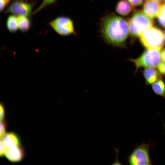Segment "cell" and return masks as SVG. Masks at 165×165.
Returning <instances> with one entry per match:
<instances>
[{
  "label": "cell",
  "instance_id": "6da1fadb",
  "mask_svg": "<svg viewBox=\"0 0 165 165\" xmlns=\"http://www.w3.org/2000/svg\"><path fill=\"white\" fill-rule=\"evenodd\" d=\"M128 21L112 12L106 14L99 23L100 35L107 45L122 48L129 34Z\"/></svg>",
  "mask_w": 165,
  "mask_h": 165
},
{
  "label": "cell",
  "instance_id": "7a4b0ae2",
  "mask_svg": "<svg viewBox=\"0 0 165 165\" xmlns=\"http://www.w3.org/2000/svg\"><path fill=\"white\" fill-rule=\"evenodd\" d=\"M139 37L142 45L147 49L161 50L165 45V39L163 33L156 27L152 26L145 30Z\"/></svg>",
  "mask_w": 165,
  "mask_h": 165
},
{
  "label": "cell",
  "instance_id": "3957f363",
  "mask_svg": "<svg viewBox=\"0 0 165 165\" xmlns=\"http://www.w3.org/2000/svg\"><path fill=\"white\" fill-rule=\"evenodd\" d=\"M128 22L130 35L133 37L139 36L141 32L152 26L154 24L153 20L140 10L135 11Z\"/></svg>",
  "mask_w": 165,
  "mask_h": 165
},
{
  "label": "cell",
  "instance_id": "277c9868",
  "mask_svg": "<svg viewBox=\"0 0 165 165\" xmlns=\"http://www.w3.org/2000/svg\"><path fill=\"white\" fill-rule=\"evenodd\" d=\"M160 50L155 49H148L138 58L129 60L134 63L136 71L141 67L154 68L158 66L161 61Z\"/></svg>",
  "mask_w": 165,
  "mask_h": 165
},
{
  "label": "cell",
  "instance_id": "5b68a950",
  "mask_svg": "<svg viewBox=\"0 0 165 165\" xmlns=\"http://www.w3.org/2000/svg\"><path fill=\"white\" fill-rule=\"evenodd\" d=\"M49 25L57 33L61 36L77 35L74 21L69 16H58L50 21Z\"/></svg>",
  "mask_w": 165,
  "mask_h": 165
},
{
  "label": "cell",
  "instance_id": "8992f818",
  "mask_svg": "<svg viewBox=\"0 0 165 165\" xmlns=\"http://www.w3.org/2000/svg\"><path fill=\"white\" fill-rule=\"evenodd\" d=\"M149 145L144 142L137 146L128 157L131 165H149L152 164L149 153Z\"/></svg>",
  "mask_w": 165,
  "mask_h": 165
},
{
  "label": "cell",
  "instance_id": "52a82bcc",
  "mask_svg": "<svg viewBox=\"0 0 165 165\" xmlns=\"http://www.w3.org/2000/svg\"><path fill=\"white\" fill-rule=\"evenodd\" d=\"M36 3L35 2L24 1V0H14L7 7L4 13L18 16L30 17L32 15V11Z\"/></svg>",
  "mask_w": 165,
  "mask_h": 165
},
{
  "label": "cell",
  "instance_id": "ba28073f",
  "mask_svg": "<svg viewBox=\"0 0 165 165\" xmlns=\"http://www.w3.org/2000/svg\"><path fill=\"white\" fill-rule=\"evenodd\" d=\"M161 4L152 0H145L143 7V12L148 17L153 19L157 16Z\"/></svg>",
  "mask_w": 165,
  "mask_h": 165
},
{
  "label": "cell",
  "instance_id": "9c48e42d",
  "mask_svg": "<svg viewBox=\"0 0 165 165\" xmlns=\"http://www.w3.org/2000/svg\"><path fill=\"white\" fill-rule=\"evenodd\" d=\"M5 155L10 161L16 162L22 160L24 157V153L20 145L7 149Z\"/></svg>",
  "mask_w": 165,
  "mask_h": 165
},
{
  "label": "cell",
  "instance_id": "30bf717a",
  "mask_svg": "<svg viewBox=\"0 0 165 165\" xmlns=\"http://www.w3.org/2000/svg\"><path fill=\"white\" fill-rule=\"evenodd\" d=\"M133 9L134 7L127 0H119L115 7L116 12L118 14L123 16L128 15Z\"/></svg>",
  "mask_w": 165,
  "mask_h": 165
},
{
  "label": "cell",
  "instance_id": "8fae6325",
  "mask_svg": "<svg viewBox=\"0 0 165 165\" xmlns=\"http://www.w3.org/2000/svg\"><path fill=\"white\" fill-rule=\"evenodd\" d=\"M143 75L147 84H151L161 79L160 72L152 68H146L143 71Z\"/></svg>",
  "mask_w": 165,
  "mask_h": 165
},
{
  "label": "cell",
  "instance_id": "7c38bea8",
  "mask_svg": "<svg viewBox=\"0 0 165 165\" xmlns=\"http://www.w3.org/2000/svg\"><path fill=\"white\" fill-rule=\"evenodd\" d=\"M1 138L2 139L6 149L20 145L18 137L13 132L6 133Z\"/></svg>",
  "mask_w": 165,
  "mask_h": 165
},
{
  "label": "cell",
  "instance_id": "4fadbf2b",
  "mask_svg": "<svg viewBox=\"0 0 165 165\" xmlns=\"http://www.w3.org/2000/svg\"><path fill=\"white\" fill-rule=\"evenodd\" d=\"M30 17L20 16L17 17L18 28L22 32L29 31L32 26V23Z\"/></svg>",
  "mask_w": 165,
  "mask_h": 165
},
{
  "label": "cell",
  "instance_id": "5bb4252c",
  "mask_svg": "<svg viewBox=\"0 0 165 165\" xmlns=\"http://www.w3.org/2000/svg\"><path fill=\"white\" fill-rule=\"evenodd\" d=\"M6 24L9 31L12 33L16 32L19 29L17 17L14 14L9 15L7 19Z\"/></svg>",
  "mask_w": 165,
  "mask_h": 165
},
{
  "label": "cell",
  "instance_id": "9a60e30c",
  "mask_svg": "<svg viewBox=\"0 0 165 165\" xmlns=\"http://www.w3.org/2000/svg\"><path fill=\"white\" fill-rule=\"evenodd\" d=\"M152 89L157 95L165 98V84L161 79L152 84Z\"/></svg>",
  "mask_w": 165,
  "mask_h": 165
},
{
  "label": "cell",
  "instance_id": "2e32d148",
  "mask_svg": "<svg viewBox=\"0 0 165 165\" xmlns=\"http://www.w3.org/2000/svg\"><path fill=\"white\" fill-rule=\"evenodd\" d=\"M157 16L159 24L165 28V4L161 5Z\"/></svg>",
  "mask_w": 165,
  "mask_h": 165
},
{
  "label": "cell",
  "instance_id": "e0dca14e",
  "mask_svg": "<svg viewBox=\"0 0 165 165\" xmlns=\"http://www.w3.org/2000/svg\"><path fill=\"white\" fill-rule=\"evenodd\" d=\"M57 0H43L40 5L32 13L33 15L42 10L44 8L55 3Z\"/></svg>",
  "mask_w": 165,
  "mask_h": 165
},
{
  "label": "cell",
  "instance_id": "ac0fdd59",
  "mask_svg": "<svg viewBox=\"0 0 165 165\" xmlns=\"http://www.w3.org/2000/svg\"><path fill=\"white\" fill-rule=\"evenodd\" d=\"M6 124L5 121L3 120L0 121V138H2L6 134Z\"/></svg>",
  "mask_w": 165,
  "mask_h": 165
},
{
  "label": "cell",
  "instance_id": "d6986e66",
  "mask_svg": "<svg viewBox=\"0 0 165 165\" xmlns=\"http://www.w3.org/2000/svg\"><path fill=\"white\" fill-rule=\"evenodd\" d=\"M133 7H137L141 5L144 0H127Z\"/></svg>",
  "mask_w": 165,
  "mask_h": 165
},
{
  "label": "cell",
  "instance_id": "ffe728a7",
  "mask_svg": "<svg viewBox=\"0 0 165 165\" xmlns=\"http://www.w3.org/2000/svg\"><path fill=\"white\" fill-rule=\"evenodd\" d=\"M0 156L1 157H2L5 155L6 151V147L2 138L0 139Z\"/></svg>",
  "mask_w": 165,
  "mask_h": 165
},
{
  "label": "cell",
  "instance_id": "44dd1931",
  "mask_svg": "<svg viewBox=\"0 0 165 165\" xmlns=\"http://www.w3.org/2000/svg\"><path fill=\"white\" fill-rule=\"evenodd\" d=\"M157 67L160 73L165 76V62L160 63Z\"/></svg>",
  "mask_w": 165,
  "mask_h": 165
},
{
  "label": "cell",
  "instance_id": "7402d4cb",
  "mask_svg": "<svg viewBox=\"0 0 165 165\" xmlns=\"http://www.w3.org/2000/svg\"><path fill=\"white\" fill-rule=\"evenodd\" d=\"M0 109V121L4 120L5 115V109L3 104H1Z\"/></svg>",
  "mask_w": 165,
  "mask_h": 165
},
{
  "label": "cell",
  "instance_id": "603a6c76",
  "mask_svg": "<svg viewBox=\"0 0 165 165\" xmlns=\"http://www.w3.org/2000/svg\"><path fill=\"white\" fill-rule=\"evenodd\" d=\"M9 3L5 0H0V10L3 11Z\"/></svg>",
  "mask_w": 165,
  "mask_h": 165
},
{
  "label": "cell",
  "instance_id": "cb8c5ba5",
  "mask_svg": "<svg viewBox=\"0 0 165 165\" xmlns=\"http://www.w3.org/2000/svg\"><path fill=\"white\" fill-rule=\"evenodd\" d=\"M161 59L165 62V48L163 49L161 52Z\"/></svg>",
  "mask_w": 165,
  "mask_h": 165
},
{
  "label": "cell",
  "instance_id": "d4e9b609",
  "mask_svg": "<svg viewBox=\"0 0 165 165\" xmlns=\"http://www.w3.org/2000/svg\"><path fill=\"white\" fill-rule=\"evenodd\" d=\"M152 0L159 3L160 4L162 3L163 1V0Z\"/></svg>",
  "mask_w": 165,
  "mask_h": 165
},
{
  "label": "cell",
  "instance_id": "484cf974",
  "mask_svg": "<svg viewBox=\"0 0 165 165\" xmlns=\"http://www.w3.org/2000/svg\"><path fill=\"white\" fill-rule=\"evenodd\" d=\"M163 35H164V36L165 39V30H164V31H163Z\"/></svg>",
  "mask_w": 165,
  "mask_h": 165
},
{
  "label": "cell",
  "instance_id": "4316f807",
  "mask_svg": "<svg viewBox=\"0 0 165 165\" xmlns=\"http://www.w3.org/2000/svg\"><path fill=\"white\" fill-rule=\"evenodd\" d=\"M6 2H8L9 3V2L11 0H5Z\"/></svg>",
  "mask_w": 165,
  "mask_h": 165
},
{
  "label": "cell",
  "instance_id": "83f0119b",
  "mask_svg": "<svg viewBox=\"0 0 165 165\" xmlns=\"http://www.w3.org/2000/svg\"><path fill=\"white\" fill-rule=\"evenodd\" d=\"M163 124H164V129H165V124L164 123H163Z\"/></svg>",
  "mask_w": 165,
  "mask_h": 165
},
{
  "label": "cell",
  "instance_id": "f1b7e54d",
  "mask_svg": "<svg viewBox=\"0 0 165 165\" xmlns=\"http://www.w3.org/2000/svg\"><path fill=\"white\" fill-rule=\"evenodd\" d=\"M27 0H26V1H27Z\"/></svg>",
  "mask_w": 165,
  "mask_h": 165
},
{
  "label": "cell",
  "instance_id": "f546056e",
  "mask_svg": "<svg viewBox=\"0 0 165 165\" xmlns=\"http://www.w3.org/2000/svg\"></svg>",
  "mask_w": 165,
  "mask_h": 165
}]
</instances>
